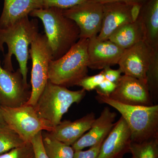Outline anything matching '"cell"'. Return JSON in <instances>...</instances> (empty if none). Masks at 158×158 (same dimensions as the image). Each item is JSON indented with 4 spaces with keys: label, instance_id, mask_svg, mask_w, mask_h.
Instances as JSON below:
<instances>
[{
    "label": "cell",
    "instance_id": "1",
    "mask_svg": "<svg viewBox=\"0 0 158 158\" xmlns=\"http://www.w3.org/2000/svg\"><path fill=\"white\" fill-rule=\"evenodd\" d=\"M38 22L36 19H30L29 16L19 20L12 25L0 28V51L4 52V44L8 47L5 56L4 68L13 71L12 57L14 55L19 64L23 80L27 81L29 46L39 34Z\"/></svg>",
    "mask_w": 158,
    "mask_h": 158
},
{
    "label": "cell",
    "instance_id": "2",
    "mask_svg": "<svg viewBox=\"0 0 158 158\" xmlns=\"http://www.w3.org/2000/svg\"><path fill=\"white\" fill-rule=\"evenodd\" d=\"M29 15L42 21L53 60L65 55L80 39L78 27L63 14V9L55 7L35 9Z\"/></svg>",
    "mask_w": 158,
    "mask_h": 158
},
{
    "label": "cell",
    "instance_id": "3",
    "mask_svg": "<svg viewBox=\"0 0 158 158\" xmlns=\"http://www.w3.org/2000/svg\"><path fill=\"white\" fill-rule=\"evenodd\" d=\"M97 93L95 98L116 109L127 124L132 142L140 143L158 138V105L131 106L121 103L106 95Z\"/></svg>",
    "mask_w": 158,
    "mask_h": 158
},
{
    "label": "cell",
    "instance_id": "4",
    "mask_svg": "<svg viewBox=\"0 0 158 158\" xmlns=\"http://www.w3.org/2000/svg\"><path fill=\"white\" fill-rule=\"evenodd\" d=\"M86 95V90H71L66 87L48 81L34 106L38 116L52 129L61 122L63 115L74 103H79Z\"/></svg>",
    "mask_w": 158,
    "mask_h": 158
},
{
    "label": "cell",
    "instance_id": "5",
    "mask_svg": "<svg viewBox=\"0 0 158 158\" xmlns=\"http://www.w3.org/2000/svg\"><path fill=\"white\" fill-rule=\"evenodd\" d=\"M88 39L79 40L61 58L52 60L48 80L56 85L69 87L77 85L88 76Z\"/></svg>",
    "mask_w": 158,
    "mask_h": 158
},
{
    "label": "cell",
    "instance_id": "6",
    "mask_svg": "<svg viewBox=\"0 0 158 158\" xmlns=\"http://www.w3.org/2000/svg\"><path fill=\"white\" fill-rule=\"evenodd\" d=\"M32 62L31 96L26 104L34 106L48 81V69L52 55L45 34H39L29 49Z\"/></svg>",
    "mask_w": 158,
    "mask_h": 158
},
{
    "label": "cell",
    "instance_id": "7",
    "mask_svg": "<svg viewBox=\"0 0 158 158\" xmlns=\"http://www.w3.org/2000/svg\"><path fill=\"white\" fill-rule=\"evenodd\" d=\"M5 123L17 133L25 142H31L37 133L43 131L50 132L47 125L36 113L34 106L25 104L11 108L1 106Z\"/></svg>",
    "mask_w": 158,
    "mask_h": 158
},
{
    "label": "cell",
    "instance_id": "8",
    "mask_svg": "<svg viewBox=\"0 0 158 158\" xmlns=\"http://www.w3.org/2000/svg\"><path fill=\"white\" fill-rule=\"evenodd\" d=\"M63 13L78 27L80 39H89L99 33L102 22V4L89 1L64 9Z\"/></svg>",
    "mask_w": 158,
    "mask_h": 158
},
{
    "label": "cell",
    "instance_id": "9",
    "mask_svg": "<svg viewBox=\"0 0 158 158\" xmlns=\"http://www.w3.org/2000/svg\"><path fill=\"white\" fill-rule=\"evenodd\" d=\"M30 86L23 80L19 69H5L0 61V106L17 107L26 104L31 96Z\"/></svg>",
    "mask_w": 158,
    "mask_h": 158
},
{
    "label": "cell",
    "instance_id": "10",
    "mask_svg": "<svg viewBox=\"0 0 158 158\" xmlns=\"http://www.w3.org/2000/svg\"><path fill=\"white\" fill-rule=\"evenodd\" d=\"M154 49L145 40L126 49L118 63L119 70L147 84L146 74Z\"/></svg>",
    "mask_w": 158,
    "mask_h": 158
},
{
    "label": "cell",
    "instance_id": "11",
    "mask_svg": "<svg viewBox=\"0 0 158 158\" xmlns=\"http://www.w3.org/2000/svg\"><path fill=\"white\" fill-rule=\"evenodd\" d=\"M124 104L151 106L154 105L146 83L123 75L116 83V88L108 96Z\"/></svg>",
    "mask_w": 158,
    "mask_h": 158
},
{
    "label": "cell",
    "instance_id": "12",
    "mask_svg": "<svg viewBox=\"0 0 158 158\" xmlns=\"http://www.w3.org/2000/svg\"><path fill=\"white\" fill-rule=\"evenodd\" d=\"M124 50L109 40H101L97 36L88 39V68L103 69L118 64Z\"/></svg>",
    "mask_w": 158,
    "mask_h": 158
},
{
    "label": "cell",
    "instance_id": "13",
    "mask_svg": "<svg viewBox=\"0 0 158 158\" xmlns=\"http://www.w3.org/2000/svg\"><path fill=\"white\" fill-rule=\"evenodd\" d=\"M131 142L129 128L121 116L104 140L97 158H123Z\"/></svg>",
    "mask_w": 158,
    "mask_h": 158
},
{
    "label": "cell",
    "instance_id": "14",
    "mask_svg": "<svg viewBox=\"0 0 158 158\" xmlns=\"http://www.w3.org/2000/svg\"><path fill=\"white\" fill-rule=\"evenodd\" d=\"M116 117L115 112L108 107H105L88 131L72 145L74 151L92 147L103 141L114 127Z\"/></svg>",
    "mask_w": 158,
    "mask_h": 158
},
{
    "label": "cell",
    "instance_id": "15",
    "mask_svg": "<svg viewBox=\"0 0 158 158\" xmlns=\"http://www.w3.org/2000/svg\"><path fill=\"white\" fill-rule=\"evenodd\" d=\"M101 29L98 36L101 40H107L113 32L122 26L133 22L131 16L132 5L121 2L103 4Z\"/></svg>",
    "mask_w": 158,
    "mask_h": 158
},
{
    "label": "cell",
    "instance_id": "16",
    "mask_svg": "<svg viewBox=\"0 0 158 158\" xmlns=\"http://www.w3.org/2000/svg\"><path fill=\"white\" fill-rule=\"evenodd\" d=\"M95 119V114L92 112L74 121H61L48 132L58 141L72 146L88 131Z\"/></svg>",
    "mask_w": 158,
    "mask_h": 158
},
{
    "label": "cell",
    "instance_id": "17",
    "mask_svg": "<svg viewBox=\"0 0 158 158\" xmlns=\"http://www.w3.org/2000/svg\"><path fill=\"white\" fill-rule=\"evenodd\" d=\"M44 8L42 0H4L0 28L12 25L35 9Z\"/></svg>",
    "mask_w": 158,
    "mask_h": 158
},
{
    "label": "cell",
    "instance_id": "18",
    "mask_svg": "<svg viewBox=\"0 0 158 158\" xmlns=\"http://www.w3.org/2000/svg\"><path fill=\"white\" fill-rule=\"evenodd\" d=\"M138 19L144 29V40L152 48H158V0H147Z\"/></svg>",
    "mask_w": 158,
    "mask_h": 158
},
{
    "label": "cell",
    "instance_id": "19",
    "mask_svg": "<svg viewBox=\"0 0 158 158\" xmlns=\"http://www.w3.org/2000/svg\"><path fill=\"white\" fill-rule=\"evenodd\" d=\"M109 40L126 49L144 40V29L140 20L118 28L110 35Z\"/></svg>",
    "mask_w": 158,
    "mask_h": 158
},
{
    "label": "cell",
    "instance_id": "20",
    "mask_svg": "<svg viewBox=\"0 0 158 158\" xmlns=\"http://www.w3.org/2000/svg\"><path fill=\"white\" fill-rule=\"evenodd\" d=\"M44 147L49 158H73L74 151L70 145L58 141L47 132L43 134Z\"/></svg>",
    "mask_w": 158,
    "mask_h": 158
},
{
    "label": "cell",
    "instance_id": "21",
    "mask_svg": "<svg viewBox=\"0 0 158 158\" xmlns=\"http://www.w3.org/2000/svg\"><path fill=\"white\" fill-rule=\"evenodd\" d=\"M129 152L132 158H158V138L140 143L131 142Z\"/></svg>",
    "mask_w": 158,
    "mask_h": 158
},
{
    "label": "cell",
    "instance_id": "22",
    "mask_svg": "<svg viewBox=\"0 0 158 158\" xmlns=\"http://www.w3.org/2000/svg\"><path fill=\"white\" fill-rule=\"evenodd\" d=\"M147 85L154 104L158 100V48L154 49L147 74Z\"/></svg>",
    "mask_w": 158,
    "mask_h": 158
},
{
    "label": "cell",
    "instance_id": "23",
    "mask_svg": "<svg viewBox=\"0 0 158 158\" xmlns=\"http://www.w3.org/2000/svg\"><path fill=\"white\" fill-rule=\"evenodd\" d=\"M25 143L17 133L6 123L0 126V155Z\"/></svg>",
    "mask_w": 158,
    "mask_h": 158
},
{
    "label": "cell",
    "instance_id": "24",
    "mask_svg": "<svg viewBox=\"0 0 158 158\" xmlns=\"http://www.w3.org/2000/svg\"><path fill=\"white\" fill-rule=\"evenodd\" d=\"M0 158H35L34 148L31 142L24 144L0 155Z\"/></svg>",
    "mask_w": 158,
    "mask_h": 158
},
{
    "label": "cell",
    "instance_id": "25",
    "mask_svg": "<svg viewBox=\"0 0 158 158\" xmlns=\"http://www.w3.org/2000/svg\"><path fill=\"white\" fill-rule=\"evenodd\" d=\"M105 79L103 73L102 71L98 74L85 77L78 83L77 86L81 87L86 91H90L96 89Z\"/></svg>",
    "mask_w": 158,
    "mask_h": 158
},
{
    "label": "cell",
    "instance_id": "26",
    "mask_svg": "<svg viewBox=\"0 0 158 158\" xmlns=\"http://www.w3.org/2000/svg\"><path fill=\"white\" fill-rule=\"evenodd\" d=\"M44 8L55 7L66 9L90 0H42Z\"/></svg>",
    "mask_w": 158,
    "mask_h": 158
},
{
    "label": "cell",
    "instance_id": "27",
    "mask_svg": "<svg viewBox=\"0 0 158 158\" xmlns=\"http://www.w3.org/2000/svg\"><path fill=\"white\" fill-rule=\"evenodd\" d=\"M42 131L37 133L31 140V143L34 148L35 158H49L44 147L42 140Z\"/></svg>",
    "mask_w": 158,
    "mask_h": 158
},
{
    "label": "cell",
    "instance_id": "28",
    "mask_svg": "<svg viewBox=\"0 0 158 158\" xmlns=\"http://www.w3.org/2000/svg\"><path fill=\"white\" fill-rule=\"evenodd\" d=\"M103 141L90 147L87 150L75 151L74 153L73 158H97Z\"/></svg>",
    "mask_w": 158,
    "mask_h": 158
},
{
    "label": "cell",
    "instance_id": "29",
    "mask_svg": "<svg viewBox=\"0 0 158 158\" xmlns=\"http://www.w3.org/2000/svg\"><path fill=\"white\" fill-rule=\"evenodd\" d=\"M116 84L105 80L96 88L97 93L108 96L116 88Z\"/></svg>",
    "mask_w": 158,
    "mask_h": 158
},
{
    "label": "cell",
    "instance_id": "30",
    "mask_svg": "<svg viewBox=\"0 0 158 158\" xmlns=\"http://www.w3.org/2000/svg\"><path fill=\"white\" fill-rule=\"evenodd\" d=\"M102 71L106 80L116 84L121 76L122 72L119 69H113L110 68V67H108L103 69Z\"/></svg>",
    "mask_w": 158,
    "mask_h": 158
},
{
    "label": "cell",
    "instance_id": "31",
    "mask_svg": "<svg viewBox=\"0 0 158 158\" xmlns=\"http://www.w3.org/2000/svg\"><path fill=\"white\" fill-rule=\"evenodd\" d=\"M147 0H90V2L100 3V4H105L109 2H121L128 4V5H133L135 4H140L143 5L144 3L146 2Z\"/></svg>",
    "mask_w": 158,
    "mask_h": 158
},
{
    "label": "cell",
    "instance_id": "32",
    "mask_svg": "<svg viewBox=\"0 0 158 158\" xmlns=\"http://www.w3.org/2000/svg\"><path fill=\"white\" fill-rule=\"evenodd\" d=\"M142 5L135 4L132 6L131 16L133 22H135L138 19Z\"/></svg>",
    "mask_w": 158,
    "mask_h": 158
},
{
    "label": "cell",
    "instance_id": "33",
    "mask_svg": "<svg viewBox=\"0 0 158 158\" xmlns=\"http://www.w3.org/2000/svg\"><path fill=\"white\" fill-rule=\"evenodd\" d=\"M5 121L3 119L2 114V111H1V106H0V126L5 124Z\"/></svg>",
    "mask_w": 158,
    "mask_h": 158
},
{
    "label": "cell",
    "instance_id": "34",
    "mask_svg": "<svg viewBox=\"0 0 158 158\" xmlns=\"http://www.w3.org/2000/svg\"></svg>",
    "mask_w": 158,
    "mask_h": 158
}]
</instances>
